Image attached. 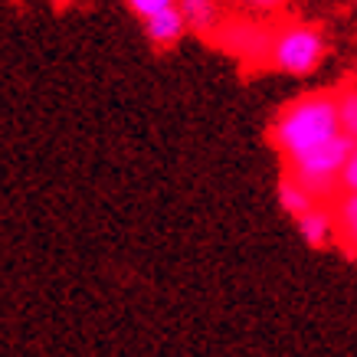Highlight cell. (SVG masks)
Wrapping results in <instances>:
<instances>
[{
  "label": "cell",
  "instance_id": "cell-11",
  "mask_svg": "<svg viewBox=\"0 0 357 357\" xmlns=\"http://www.w3.org/2000/svg\"><path fill=\"white\" fill-rule=\"evenodd\" d=\"M174 3H177V0H128V7L138 13L141 20L151 17V13H158V10H164V7H174Z\"/></svg>",
  "mask_w": 357,
  "mask_h": 357
},
{
  "label": "cell",
  "instance_id": "cell-4",
  "mask_svg": "<svg viewBox=\"0 0 357 357\" xmlns=\"http://www.w3.org/2000/svg\"><path fill=\"white\" fill-rule=\"evenodd\" d=\"M144 30H148V40H151L158 50H167V46H174L184 36V30H187L184 13H181L177 3H174V7H164V10L144 17Z\"/></svg>",
  "mask_w": 357,
  "mask_h": 357
},
{
  "label": "cell",
  "instance_id": "cell-1",
  "mask_svg": "<svg viewBox=\"0 0 357 357\" xmlns=\"http://www.w3.org/2000/svg\"><path fill=\"white\" fill-rule=\"evenodd\" d=\"M337 131H341V125H337V96L321 92V96L298 98L282 112L279 121L272 125V144L289 161V158L312 151L314 144L335 138Z\"/></svg>",
  "mask_w": 357,
  "mask_h": 357
},
{
  "label": "cell",
  "instance_id": "cell-6",
  "mask_svg": "<svg viewBox=\"0 0 357 357\" xmlns=\"http://www.w3.org/2000/svg\"><path fill=\"white\" fill-rule=\"evenodd\" d=\"M335 236H341L351 252H357V194H344V200L335 204Z\"/></svg>",
  "mask_w": 357,
  "mask_h": 357
},
{
  "label": "cell",
  "instance_id": "cell-2",
  "mask_svg": "<svg viewBox=\"0 0 357 357\" xmlns=\"http://www.w3.org/2000/svg\"><path fill=\"white\" fill-rule=\"evenodd\" d=\"M351 144H354V141L347 138L344 131H337L335 138L314 144L312 151L298 154V158H289V161H285L289 171L285 174L292 177L295 184H302L318 204H325V200H331V197L341 190V187H337V177H341V167H344V158H347V151H351Z\"/></svg>",
  "mask_w": 357,
  "mask_h": 357
},
{
  "label": "cell",
  "instance_id": "cell-7",
  "mask_svg": "<svg viewBox=\"0 0 357 357\" xmlns=\"http://www.w3.org/2000/svg\"><path fill=\"white\" fill-rule=\"evenodd\" d=\"M177 7L184 13V23L194 26V30L210 33L217 26V17H220L217 0H177Z\"/></svg>",
  "mask_w": 357,
  "mask_h": 357
},
{
  "label": "cell",
  "instance_id": "cell-12",
  "mask_svg": "<svg viewBox=\"0 0 357 357\" xmlns=\"http://www.w3.org/2000/svg\"><path fill=\"white\" fill-rule=\"evenodd\" d=\"M249 7H256V10H279L285 0H246Z\"/></svg>",
  "mask_w": 357,
  "mask_h": 357
},
{
  "label": "cell",
  "instance_id": "cell-5",
  "mask_svg": "<svg viewBox=\"0 0 357 357\" xmlns=\"http://www.w3.org/2000/svg\"><path fill=\"white\" fill-rule=\"evenodd\" d=\"M298 229L308 246L314 249H325L331 239H335V213L328 210L325 204H314L308 206L305 213H298Z\"/></svg>",
  "mask_w": 357,
  "mask_h": 357
},
{
  "label": "cell",
  "instance_id": "cell-3",
  "mask_svg": "<svg viewBox=\"0 0 357 357\" xmlns=\"http://www.w3.org/2000/svg\"><path fill=\"white\" fill-rule=\"evenodd\" d=\"M262 59L279 73L308 76L325 59V36L318 26H308V23H282L279 30L266 36Z\"/></svg>",
  "mask_w": 357,
  "mask_h": 357
},
{
  "label": "cell",
  "instance_id": "cell-10",
  "mask_svg": "<svg viewBox=\"0 0 357 357\" xmlns=\"http://www.w3.org/2000/svg\"><path fill=\"white\" fill-rule=\"evenodd\" d=\"M337 187H341L344 194H357V144H351V151H347L341 177H337Z\"/></svg>",
  "mask_w": 357,
  "mask_h": 357
},
{
  "label": "cell",
  "instance_id": "cell-8",
  "mask_svg": "<svg viewBox=\"0 0 357 357\" xmlns=\"http://www.w3.org/2000/svg\"><path fill=\"white\" fill-rule=\"evenodd\" d=\"M279 200H282V206H285V210H289L292 217H298V213H305L308 206L318 204V200H314V197L308 194L302 184H295L289 174H285V177L279 181Z\"/></svg>",
  "mask_w": 357,
  "mask_h": 357
},
{
  "label": "cell",
  "instance_id": "cell-9",
  "mask_svg": "<svg viewBox=\"0 0 357 357\" xmlns=\"http://www.w3.org/2000/svg\"><path fill=\"white\" fill-rule=\"evenodd\" d=\"M337 125L357 144V89H344L337 96Z\"/></svg>",
  "mask_w": 357,
  "mask_h": 357
}]
</instances>
